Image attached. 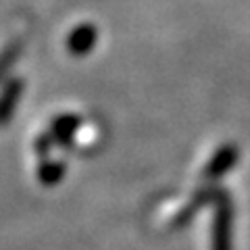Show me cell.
I'll use <instances>...</instances> for the list:
<instances>
[{"instance_id":"4","label":"cell","mask_w":250,"mask_h":250,"mask_svg":"<svg viewBox=\"0 0 250 250\" xmlns=\"http://www.w3.org/2000/svg\"><path fill=\"white\" fill-rule=\"evenodd\" d=\"M21 90H23L21 80L11 82V83L4 88L2 96H0V125H4L6 121L11 119V115H13V111H15V106H17V103H19Z\"/></svg>"},{"instance_id":"1","label":"cell","mask_w":250,"mask_h":250,"mask_svg":"<svg viewBox=\"0 0 250 250\" xmlns=\"http://www.w3.org/2000/svg\"><path fill=\"white\" fill-rule=\"evenodd\" d=\"M231 202L225 194H221V200L217 202V215L213 223V250H231Z\"/></svg>"},{"instance_id":"3","label":"cell","mask_w":250,"mask_h":250,"mask_svg":"<svg viewBox=\"0 0 250 250\" xmlns=\"http://www.w3.org/2000/svg\"><path fill=\"white\" fill-rule=\"evenodd\" d=\"M96 29H94V25H88V23H83V25L75 27L71 31V36H69L67 40V46L69 50H71L73 54H77V57H82V54H88L92 50V46L96 44Z\"/></svg>"},{"instance_id":"6","label":"cell","mask_w":250,"mask_h":250,"mask_svg":"<svg viewBox=\"0 0 250 250\" xmlns=\"http://www.w3.org/2000/svg\"><path fill=\"white\" fill-rule=\"evenodd\" d=\"M62 171H65L62 163H50V165L42 167L40 177H42L44 184H54V182H59V179L62 177Z\"/></svg>"},{"instance_id":"5","label":"cell","mask_w":250,"mask_h":250,"mask_svg":"<svg viewBox=\"0 0 250 250\" xmlns=\"http://www.w3.org/2000/svg\"><path fill=\"white\" fill-rule=\"evenodd\" d=\"M80 125V121L75 119V115H67L62 117V119H59L57 123H54L52 127V140H61V142H67V140H71L75 127Z\"/></svg>"},{"instance_id":"2","label":"cell","mask_w":250,"mask_h":250,"mask_svg":"<svg viewBox=\"0 0 250 250\" xmlns=\"http://www.w3.org/2000/svg\"><path fill=\"white\" fill-rule=\"evenodd\" d=\"M238 161V148L236 146H223L221 150H219L213 159H210V163L207 165V171H205V179H219L223 177L228 171L236 165Z\"/></svg>"}]
</instances>
